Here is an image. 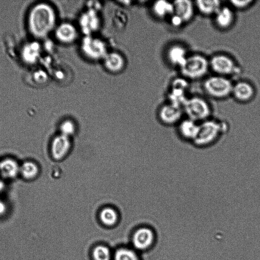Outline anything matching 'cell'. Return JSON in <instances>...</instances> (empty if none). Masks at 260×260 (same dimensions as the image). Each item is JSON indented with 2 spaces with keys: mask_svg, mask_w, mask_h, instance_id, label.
Instances as JSON below:
<instances>
[{
  "mask_svg": "<svg viewBox=\"0 0 260 260\" xmlns=\"http://www.w3.org/2000/svg\"><path fill=\"white\" fill-rule=\"evenodd\" d=\"M4 184L2 180L0 179V192L3 189Z\"/></svg>",
  "mask_w": 260,
  "mask_h": 260,
  "instance_id": "cell-32",
  "label": "cell"
},
{
  "mask_svg": "<svg viewBox=\"0 0 260 260\" xmlns=\"http://www.w3.org/2000/svg\"><path fill=\"white\" fill-rule=\"evenodd\" d=\"M230 128L228 121L214 117L200 122L197 135L192 145L201 149L212 147L228 134Z\"/></svg>",
  "mask_w": 260,
  "mask_h": 260,
  "instance_id": "cell-1",
  "label": "cell"
},
{
  "mask_svg": "<svg viewBox=\"0 0 260 260\" xmlns=\"http://www.w3.org/2000/svg\"><path fill=\"white\" fill-rule=\"evenodd\" d=\"M80 49L83 55L91 61L103 60L108 52L106 43L102 39L85 36L81 41Z\"/></svg>",
  "mask_w": 260,
  "mask_h": 260,
  "instance_id": "cell-5",
  "label": "cell"
},
{
  "mask_svg": "<svg viewBox=\"0 0 260 260\" xmlns=\"http://www.w3.org/2000/svg\"><path fill=\"white\" fill-rule=\"evenodd\" d=\"M221 2L217 0H200L195 2V8L205 16L214 15L221 7Z\"/></svg>",
  "mask_w": 260,
  "mask_h": 260,
  "instance_id": "cell-22",
  "label": "cell"
},
{
  "mask_svg": "<svg viewBox=\"0 0 260 260\" xmlns=\"http://www.w3.org/2000/svg\"><path fill=\"white\" fill-rule=\"evenodd\" d=\"M41 47L37 42L28 43L24 46L22 50V58L28 63L35 62L40 56Z\"/></svg>",
  "mask_w": 260,
  "mask_h": 260,
  "instance_id": "cell-21",
  "label": "cell"
},
{
  "mask_svg": "<svg viewBox=\"0 0 260 260\" xmlns=\"http://www.w3.org/2000/svg\"><path fill=\"white\" fill-rule=\"evenodd\" d=\"M188 83L184 79H176L172 84V88L169 93V103L182 108L187 98L185 96V90Z\"/></svg>",
  "mask_w": 260,
  "mask_h": 260,
  "instance_id": "cell-13",
  "label": "cell"
},
{
  "mask_svg": "<svg viewBox=\"0 0 260 260\" xmlns=\"http://www.w3.org/2000/svg\"><path fill=\"white\" fill-rule=\"evenodd\" d=\"M92 256L93 260H113V254L107 246L98 245L93 249Z\"/></svg>",
  "mask_w": 260,
  "mask_h": 260,
  "instance_id": "cell-27",
  "label": "cell"
},
{
  "mask_svg": "<svg viewBox=\"0 0 260 260\" xmlns=\"http://www.w3.org/2000/svg\"><path fill=\"white\" fill-rule=\"evenodd\" d=\"M158 116L162 124L174 127L184 117V114L182 107L169 103L159 108Z\"/></svg>",
  "mask_w": 260,
  "mask_h": 260,
  "instance_id": "cell-8",
  "label": "cell"
},
{
  "mask_svg": "<svg viewBox=\"0 0 260 260\" xmlns=\"http://www.w3.org/2000/svg\"><path fill=\"white\" fill-rule=\"evenodd\" d=\"M113 260H140L137 252L131 248L121 247L113 254Z\"/></svg>",
  "mask_w": 260,
  "mask_h": 260,
  "instance_id": "cell-25",
  "label": "cell"
},
{
  "mask_svg": "<svg viewBox=\"0 0 260 260\" xmlns=\"http://www.w3.org/2000/svg\"><path fill=\"white\" fill-rule=\"evenodd\" d=\"M99 24V17L93 10L87 11L80 18V25L86 36L91 35L98 28Z\"/></svg>",
  "mask_w": 260,
  "mask_h": 260,
  "instance_id": "cell-17",
  "label": "cell"
},
{
  "mask_svg": "<svg viewBox=\"0 0 260 260\" xmlns=\"http://www.w3.org/2000/svg\"><path fill=\"white\" fill-rule=\"evenodd\" d=\"M19 172L20 166L14 159L6 158L0 161V174L3 177L12 179Z\"/></svg>",
  "mask_w": 260,
  "mask_h": 260,
  "instance_id": "cell-20",
  "label": "cell"
},
{
  "mask_svg": "<svg viewBox=\"0 0 260 260\" xmlns=\"http://www.w3.org/2000/svg\"><path fill=\"white\" fill-rule=\"evenodd\" d=\"M39 172L38 165L34 162L27 161L20 167V172L22 177L27 180L36 178Z\"/></svg>",
  "mask_w": 260,
  "mask_h": 260,
  "instance_id": "cell-26",
  "label": "cell"
},
{
  "mask_svg": "<svg viewBox=\"0 0 260 260\" xmlns=\"http://www.w3.org/2000/svg\"><path fill=\"white\" fill-rule=\"evenodd\" d=\"M182 109L185 117L199 123L213 117L210 105L205 100L200 97L187 98Z\"/></svg>",
  "mask_w": 260,
  "mask_h": 260,
  "instance_id": "cell-3",
  "label": "cell"
},
{
  "mask_svg": "<svg viewBox=\"0 0 260 260\" xmlns=\"http://www.w3.org/2000/svg\"><path fill=\"white\" fill-rule=\"evenodd\" d=\"M174 14L179 17L184 23L190 21L193 17L195 6L188 0H177L173 2Z\"/></svg>",
  "mask_w": 260,
  "mask_h": 260,
  "instance_id": "cell-15",
  "label": "cell"
},
{
  "mask_svg": "<svg viewBox=\"0 0 260 260\" xmlns=\"http://www.w3.org/2000/svg\"><path fill=\"white\" fill-rule=\"evenodd\" d=\"M209 61L210 68L217 75L226 77L233 74L236 69L233 60L224 54H216Z\"/></svg>",
  "mask_w": 260,
  "mask_h": 260,
  "instance_id": "cell-9",
  "label": "cell"
},
{
  "mask_svg": "<svg viewBox=\"0 0 260 260\" xmlns=\"http://www.w3.org/2000/svg\"><path fill=\"white\" fill-rule=\"evenodd\" d=\"M252 1H231L230 2L231 4L234 8L238 9H243L248 7L251 3H252Z\"/></svg>",
  "mask_w": 260,
  "mask_h": 260,
  "instance_id": "cell-29",
  "label": "cell"
},
{
  "mask_svg": "<svg viewBox=\"0 0 260 260\" xmlns=\"http://www.w3.org/2000/svg\"><path fill=\"white\" fill-rule=\"evenodd\" d=\"M155 239V234L153 230L144 226L136 230L133 235L132 242L135 249L145 250L151 247Z\"/></svg>",
  "mask_w": 260,
  "mask_h": 260,
  "instance_id": "cell-10",
  "label": "cell"
},
{
  "mask_svg": "<svg viewBox=\"0 0 260 260\" xmlns=\"http://www.w3.org/2000/svg\"><path fill=\"white\" fill-rule=\"evenodd\" d=\"M59 128L60 134L70 137L74 134L76 126L72 120L67 119L60 124Z\"/></svg>",
  "mask_w": 260,
  "mask_h": 260,
  "instance_id": "cell-28",
  "label": "cell"
},
{
  "mask_svg": "<svg viewBox=\"0 0 260 260\" xmlns=\"http://www.w3.org/2000/svg\"><path fill=\"white\" fill-rule=\"evenodd\" d=\"M188 55L186 49L180 45L171 46L167 50V57L169 62L173 66L181 67Z\"/></svg>",
  "mask_w": 260,
  "mask_h": 260,
  "instance_id": "cell-18",
  "label": "cell"
},
{
  "mask_svg": "<svg viewBox=\"0 0 260 260\" xmlns=\"http://www.w3.org/2000/svg\"><path fill=\"white\" fill-rule=\"evenodd\" d=\"M205 91L216 99H223L232 94L233 84L226 77L215 75L206 79L204 83Z\"/></svg>",
  "mask_w": 260,
  "mask_h": 260,
  "instance_id": "cell-6",
  "label": "cell"
},
{
  "mask_svg": "<svg viewBox=\"0 0 260 260\" xmlns=\"http://www.w3.org/2000/svg\"><path fill=\"white\" fill-rule=\"evenodd\" d=\"M182 75L190 79H197L204 77L207 73L209 61L201 54L188 56L184 63L179 68Z\"/></svg>",
  "mask_w": 260,
  "mask_h": 260,
  "instance_id": "cell-4",
  "label": "cell"
},
{
  "mask_svg": "<svg viewBox=\"0 0 260 260\" xmlns=\"http://www.w3.org/2000/svg\"><path fill=\"white\" fill-rule=\"evenodd\" d=\"M199 123L184 117L174 127L177 138L181 142L192 145L197 135Z\"/></svg>",
  "mask_w": 260,
  "mask_h": 260,
  "instance_id": "cell-7",
  "label": "cell"
},
{
  "mask_svg": "<svg viewBox=\"0 0 260 260\" xmlns=\"http://www.w3.org/2000/svg\"><path fill=\"white\" fill-rule=\"evenodd\" d=\"M232 94L238 101L245 103L252 98L254 90L248 82L241 81L233 84Z\"/></svg>",
  "mask_w": 260,
  "mask_h": 260,
  "instance_id": "cell-16",
  "label": "cell"
},
{
  "mask_svg": "<svg viewBox=\"0 0 260 260\" xmlns=\"http://www.w3.org/2000/svg\"><path fill=\"white\" fill-rule=\"evenodd\" d=\"M56 15L53 8L48 4L41 3L30 10L27 18L28 28L36 38L47 36L55 28Z\"/></svg>",
  "mask_w": 260,
  "mask_h": 260,
  "instance_id": "cell-2",
  "label": "cell"
},
{
  "mask_svg": "<svg viewBox=\"0 0 260 260\" xmlns=\"http://www.w3.org/2000/svg\"><path fill=\"white\" fill-rule=\"evenodd\" d=\"M54 34L59 42L64 45H70L77 40L79 32L73 23L64 22L55 27Z\"/></svg>",
  "mask_w": 260,
  "mask_h": 260,
  "instance_id": "cell-11",
  "label": "cell"
},
{
  "mask_svg": "<svg viewBox=\"0 0 260 260\" xmlns=\"http://www.w3.org/2000/svg\"><path fill=\"white\" fill-rule=\"evenodd\" d=\"M214 16L215 24L221 29L228 28L234 20L233 12L227 6H221Z\"/></svg>",
  "mask_w": 260,
  "mask_h": 260,
  "instance_id": "cell-19",
  "label": "cell"
},
{
  "mask_svg": "<svg viewBox=\"0 0 260 260\" xmlns=\"http://www.w3.org/2000/svg\"><path fill=\"white\" fill-rule=\"evenodd\" d=\"M7 211V206L5 203L0 200V216H2Z\"/></svg>",
  "mask_w": 260,
  "mask_h": 260,
  "instance_id": "cell-31",
  "label": "cell"
},
{
  "mask_svg": "<svg viewBox=\"0 0 260 260\" xmlns=\"http://www.w3.org/2000/svg\"><path fill=\"white\" fill-rule=\"evenodd\" d=\"M99 218L103 224L111 226L114 225L118 221V214L113 207H106L100 211Z\"/></svg>",
  "mask_w": 260,
  "mask_h": 260,
  "instance_id": "cell-24",
  "label": "cell"
},
{
  "mask_svg": "<svg viewBox=\"0 0 260 260\" xmlns=\"http://www.w3.org/2000/svg\"><path fill=\"white\" fill-rule=\"evenodd\" d=\"M102 60L105 68L111 73H119L125 65L123 56L116 51L108 52Z\"/></svg>",
  "mask_w": 260,
  "mask_h": 260,
  "instance_id": "cell-14",
  "label": "cell"
},
{
  "mask_svg": "<svg viewBox=\"0 0 260 260\" xmlns=\"http://www.w3.org/2000/svg\"><path fill=\"white\" fill-rule=\"evenodd\" d=\"M154 15L157 18L170 17L174 13L173 2L166 1H158L154 3L152 6Z\"/></svg>",
  "mask_w": 260,
  "mask_h": 260,
  "instance_id": "cell-23",
  "label": "cell"
},
{
  "mask_svg": "<svg viewBox=\"0 0 260 260\" xmlns=\"http://www.w3.org/2000/svg\"><path fill=\"white\" fill-rule=\"evenodd\" d=\"M71 148L70 137L60 134L53 139L51 145V153L52 157L57 160L64 158Z\"/></svg>",
  "mask_w": 260,
  "mask_h": 260,
  "instance_id": "cell-12",
  "label": "cell"
},
{
  "mask_svg": "<svg viewBox=\"0 0 260 260\" xmlns=\"http://www.w3.org/2000/svg\"><path fill=\"white\" fill-rule=\"evenodd\" d=\"M170 18L171 23L174 27H180L184 23L179 17L174 14Z\"/></svg>",
  "mask_w": 260,
  "mask_h": 260,
  "instance_id": "cell-30",
  "label": "cell"
}]
</instances>
